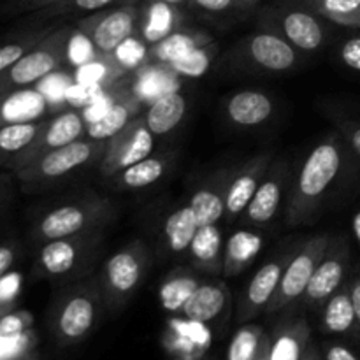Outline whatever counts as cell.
<instances>
[{
    "label": "cell",
    "mask_w": 360,
    "mask_h": 360,
    "mask_svg": "<svg viewBox=\"0 0 360 360\" xmlns=\"http://www.w3.org/2000/svg\"><path fill=\"white\" fill-rule=\"evenodd\" d=\"M179 25H181V13L178 11V6L153 0L144 7V11H141L137 34L141 41L153 46L172 32L179 30Z\"/></svg>",
    "instance_id": "cb8c5ba5"
},
{
    "label": "cell",
    "mask_w": 360,
    "mask_h": 360,
    "mask_svg": "<svg viewBox=\"0 0 360 360\" xmlns=\"http://www.w3.org/2000/svg\"><path fill=\"white\" fill-rule=\"evenodd\" d=\"M343 167V148L336 137H327L316 144L302 164L287 202V221L302 225L319 211L327 190Z\"/></svg>",
    "instance_id": "6da1fadb"
},
{
    "label": "cell",
    "mask_w": 360,
    "mask_h": 360,
    "mask_svg": "<svg viewBox=\"0 0 360 360\" xmlns=\"http://www.w3.org/2000/svg\"><path fill=\"white\" fill-rule=\"evenodd\" d=\"M155 139L144 122L143 112L130 120L122 132L108 141V150L101 160V172L104 176H116L123 169L150 157Z\"/></svg>",
    "instance_id": "30bf717a"
},
{
    "label": "cell",
    "mask_w": 360,
    "mask_h": 360,
    "mask_svg": "<svg viewBox=\"0 0 360 360\" xmlns=\"http://www.w3.org/2000/svg\"><path fill=\"white\" fill-rule=\"evenodd\" d=\"M150 255L143 241H132L105 260L98 281L105 311H120L143 283Z\"/></svg>",
    "instance_id": "3957f363"
},
{
    "label": "cell",
    "mask_w": 360,
    "mask_h": 360,
    "mask_svg": "<svg viewBox=\"0 0 360 360\" xmlns=\"http://www.w3.org/2000/svg\"><path fill=\"white\" fill-rule=\"evenodd\" d=\"M9 309H13V306H7V304H2V302H0V316H2L4 313L9 311Z\"/></svg>",
    "instance_id": "11a10c76"
},
{
    "label": "cell",
    "mask_w": 360,
    "mask_h": 360,
    "mask_svg": "<svg viewBox=\"0 0 360 360\" xmlns=\"http://www.w3.org/2000/svg\"><path fill=\"white\" fill-rule=\"evenodd\" d=\"M234 169H221L206 179L190 199L193 213L199 225L218 224L225 218V199H227L229 183H231Z\"/></svg>",
    "instance_id": "e0dca14e"
},
{
    "label": "cell",
    "mask_w": 360,
    "mask_h": 360,
    "mask_svg": "<svg viewBox=\"0 0 360 360\" xmlns=\"http://www.w3.org/2000/svg\"><path fill=\"white\" fill-rule=\"evenodd\" d=\"M231 308V292L224 281H202L183 306L181 315L193 323H211Z\"/></svg>",
    "instance_id": "ac0fdd59"
},
{
    "label": "cell",
    "mask_w": 360,
    "mask_h": 360,
    "mask_svg": "<svg viewBox=\"0 0 360 360\" xmlns=\"http://www.w3.org/2000/svg\"><path fill=\"white\" fill-rule=\"evenodd\" d=\"M350 266V248L345 238H330L326 255L316 266L311 281L302 295V304L309 309H319L327 299L340 290L347 281Z\"/></svg>",
    "instance_id": "8fae6325"
},
{
    "label": "cell",
    "mask_w": 360,
    "mask_h": 360,
    "mask_svg": "<svg viewBox=\"0 0 360 360\" xmlns=\"http://www.w3.org/2000/svg\"><path fill=\"white\" fill-rule=\"evenodd\" d=\"M58 2H62V0H25L28 7H51Z\"/></svg>",
    "instance_id": "816d5d0a"
},
{
    "label": "cell",
    "mask_w": 360,
    "mask_h": 360,
    "mask_svg": "<svg viewBox=\"0 0 360 360\" xmlns=\"http://www.w3.org/2000/svg\"><path fill=\"white\" fill-rule=\"evenodd\" d=\"M288 183V165L285 160H273L264 174L255 195L245 210V221L253 227H266L276 217Z\"/></svg>",
    "instance_id": "4fadbf2b"
},
{
    "label": "cell",
    "mask_w": 360,
    "mask_h": 360,
    "mask_svg": "<svg viewBox=\"0 0 360 360\" xmlns=\"http://www.w3.org/2000/svg\"><path fill=\"white\" fill-rule=\"evenodd\" d=\"M186 112V98L179 91L171 90L155 97L146 112H143L144 122L153 136H165L172 132L183 122Z\"/></svg>",
    "instance_id": "4316f807"
},
{
    "label": "cell",
    "mask_w": 360,
    "mask_h": 360,
    "mask_svg": "<svg viewBox=\"0 0 360 360\" xmlns=\"http://www.w3.org/2000/svg\"><path fill=\"white\" fill-rule=\"evenodd\" d=\"M273 160V151H262L234 169L225 199V220L232 221L245 213Z\"/></svg>",
    "instance_id": "9a60e30c"
},
{
    "label": "cell",
    "mask_w": 360,
    "mask_h": 360,
    "mask_svg": "<svg viewBox=\"0 0 360 360\" xmlns=\"http://www.w3.org/2000/svg\"><path fill=\"white\" fill-rule=\"evenodd\" d=\"M267 334L257 323H243L236 330L231 345H229L227 360H253L259 354Z\"/></svg>",
    "instance_id": "d590c367"
},
{
    "label": "cell",
    "mask_w": 360,
    "mask_h": 360,
    "mask_svg": "<svg viewBox=\"0 0 360 360\" xmlns=\"http://www.w3.org/2000/svg\"><path fill=\"white\" fill-rule=\"evenodd\" d=\"M246 56L260 69L271 72L290 70L297 63V51L294 46L274 32H259L248 37Z\"/></svg>",
    "instance_id": "2e32d148"
},
{
    "label": "cell",
    "mask_w": 360,
    "mask_h": 360,
    "mask_svg": "<svg viewBox=\"0 0 360 360\" xmlns=\"http://www.w3.org/2000/svg\"><path fill=\"white\" fill-rule=\"evenodd\" d=\"M16 260V248L13 245H0V278L13 267Z\"/></svg>",
    "instance_id": "7dc6e473"
},
{
    "label": "cell",
    "mask_w": 360,
    "mask_h": 360,
    "mask_svg": "<svg viewBox=\"0 0 360 360\" xmlns=\"http://www.w3.org/2000/svg\"><path fill=\"white\" fill-rule=\"evenodd\" d=\"M229 120L239 127H257L271 118L274 104L264 91L243 90L232 95L225 105Z\"/></svg>",
    "instance_id": "603a6c76"
},
{
    "label": "cell",
    "mask_w": 360,
    "mask_h": 360,
    "mask_svg": "<svg viewBox=\"0 0 360 360\" xmlns=\"http://www.w3.org/2000/svg\"><path fill=\"white\" fill-rule=\"evenodd\" d=\"M83 134H86V122H84L83 115H79L77 111L60 112L49 122H44V127L39 132V136L7 165L13 167L14 171H20V169L27 167L32 162L37 160V158H41L42 155L56 150V148H62L65 144L74 143V141L83 139L81 137Z\"/></svg>",
    "instance_id": "7c38bea8"
},
{
    "label": "cell",
    "mask_w": 360,
    "mask_h": 360,
    "mask_svg": "<svg viewBox=\"0 0 360 360\" xmlns=\"http://www.w3.org/2000/svg\"><path fill=\"white\" fill-rule=\"evenodd\" d=\"M281 34L294 48L302 51H315L326 42V27L316 13L292 9L281 16Z\"/></svg>",
    "instance_id": "ffe728a7"
},
{
    "label": "cell",
    "mask_w": 360,
    "mask_h": 360,
    "mask_svg": "<svg viewBox=\"0 0 360 360\" xmlns=\"http://www.w3.org/2000/svg\"><path fill=\"white\" fill-rule=\"evenodd\" d=\"M125 67L118 62L115 55L95 56L90 62L83 63L77 69L76 79L81 86H98L101 83H109L122 76Z\"/></svg>",
    "instance_id": "e575fe53"
},
{
    "label": "cell",
    "mask_w": 360,
    "mask_h": 360,
    "mask_svg": "<svg viewBox=\"0 0 360 360\" xmlns=\"http://www.w3.org/2000/svg\"><path fill=\"white\" fill-rule=\"evenodd\" d=\"M105 309L101 281L86 280L60 295L51 315V333L60 347H72L91 334Z\"/></svg>",
    "instance_id": "7a4b0ae2"
},
{
    "label": "cell",
    "mask_w": 360,
    "mask_h": 360,
    "mask_svg": "<svg viewBox=\"0 0 360 360\" xmlns=\"http://www.w3.org/2000/svg\"><path fill=\"white\" fill-rule=\"evenodd\" d=\"M101 231L46 241L39 252V267L49 278H72L86 273L101 252Z\"/></svg>",
    "instance_id": "ba28073f"
},
{
    "label": "cell",
    "mask_w": 360,
    "mask_h": 360,
    "mask_svg": "<svg viewBox=\"0 0 360 360\" xmlns=\"http://www.w3.org/2000/svg\"><path fill=\"white\" fill-rule=\"evenodd\" d=\"M167 171V160L162 157H148L116 174V185L122 188H146L157 183Z\"/></svg>",
    "instance_id": "1f68e13d"
},
{
    "label": "cell",
    "mask_w": 360,
    "mask_h": 360,
    "mask_svg": "<svg viewBox=\"0 0 360 360\" xmlns=\"http://www.w3.org/2000/svg\"><path fill=\"white\" fill-rule=\"evenodd\" d=\"M118 0H62L51 6V13H81V11H102Z\"/></svg>",
    "instance_id": "b9f144b4"
},
{
    "label": "cell",
    "mask_w": 360,
    "mask_h": 360,
    "mask_svg": "<svg viewBox=\"0 0 360 360\" xmlns=\"http://www.w3.org/2000/svg\"><path fill=\"white\" fill-rule=\"evenodd\" d=\"M290 255L276 257L273 260H267L246 285L243 297L239 301L238 308V322L246 323L255 319L262 311H266L273 299L274 292L278 290L281 276H283L285 266H287Z\"/></svg>",
    "instance_id": "5bb4252c"
},
{
    "label": "cell",
    "mask_w": 360,
    "mask_h": 360,
    "mask_svg": "<svg viewBox=\"0 0 360 360\" xmlns=\"http://www.w3.org/2000/svg\"><path fill=\"white\" fill-rule=\"evenodd\" d=\"M44 127V122L16 123L0 127V164H9L20 151H23Z\"/></svg>",
    "instance_id": "d6a6232c"
},
{
    "label": "cell",
    "mask_w": 360,
    "mask_h": 360,
    "mask_svg": "<svg viewBox=\"0 0 360 360\" xmlns=\"http://www.w3.org/2000/svg\"><path fill=\"white\" fill-rule=\"evenodd\" d=\"M21 290V274L6 273L0 278V302L7 306L14 304V299Z\"/></svg>",
    "instance_id": "7bdbcfd3"
},
{
    "label": "cell",
    "mask_w": 360,
    "mask_h": 360,
    "mask_svg": "<svg viewBox=\"0 0 360 360\" xmlns=\"http://www.w3.org/2000/svg\"><path fill=\"white\" fill-rule=\"evenodd\" d=\"M181 360H193V359H181Z\"/></svg>",
    "instance_id": "9f6ffc18"
},
{
    "label": "cell",
    "mask_w": 360,
    "mask_h": 360,
    "mask_svg": "<svg viewBox=\"0 0 360 360\" xmlns=\"http://www.w3.org/2000/svg\"><path fill=\"white\" fill-rule=\"evenodd\" d=\"M42 37H44V35H41V37H28L21 42H11V44L0 46V74L6 72V70L9 69L13 63H16L25 53L30 51Z\"/></svg>",
    "instance_id": "60d3db41"
},
{
    "label": "cell",
    "mask_w": 360,
    "mask_h": 360,
    "mask_svg": "<svg viewBox=\"0 0 360 360\" xmlns=\"http://www.w3.org/2000/svg\"><path fill=\"white\" fill-rule=\"evenodd\" d=\"M35 345L37 336L34 330L16 336H0V360H37Z\"/></svg>",
    "instance_id": "74e56055"
},
{
    "label": "cell",
    "mask_w": 360,
    "mask_h": 360,
    "mask_svg": "<svg viewBox=\"0 0 360 360\" xmlns=\"http://www.w3.org/2000/svg\"><path fill=\"white\" fill-rule=\"evenodd\" d=\"M188 253L195 269L207 274H220L224 269V236L218 225L199 227Z\"/></svg>",
    "instance_id": "484cf974"
},
{
    "label": "cell",
    "mask_w": 360,
    "mask_h": 360,
    "mask_svg": "<svg viewBox=\"0 0 360 360\" xmlns=\"http://www.w3.org/2000/svg\"><path fill=\"white\" fill-rule=\"evenodd\" d=\"M139 111L141 104L134 95H118L108 111L86 123V137L94 141H109L122 132L127 123L136 118Z\"/></svg>",
    "instance_id": "7402d4cb"
},
{
    "label": "cell",
    "mask_w": 360,
    "mask_h": 360,
    "mask_svg": "<svg viewBox=\"0 0 360 360\" xmlns=\"http://www.w3.org/2000/svg\"><path fill=\"white\" fill-rule=\"evenodd\" d=\"M341 127V132L347 137V141L350 143L352 150L355 151V155L360 158V123L357 122H345Z\"/></svg>",
    "instance_id": "bcb514c9"
},
{
    "label": "cell",
    "mask_w": 360,
    "mask_h": 360,
    "mask_svg": "<svg viewBox=\"0 0 360 360\" xmlns=\"http://www.w3.org/2000/svg\"><path fill=\"white\" fill-rule=\"evenodd\" d=\"M46 111L48 101L44 94L32 86L0 94V127L39 122Z\"/></svg>",
    "instance_id": "d6986e66"
},
{
    "label": "cell",
    "mask_w": 360,
    "mask_h": 360,
    "mask_svg": "<svg viewBox=\"0 0 360 360\" xmlns=\"http://www.w3.org/2000/svg\"><path fill=\"white\" fill-rule=\"evenodd\" d=\"M319 16L348 28H360V0H308Z\"/></svg>",
    "instance_id": "836d02e7"
},
{
    "label": "cell",
    "mask_w": 360,
    "mask_h": 360,
    "mask_svg": "<svg viewBox=\"0 0 360 360\" xmlns=\"http://www.w3.org/2000/svg\"><path fill=\"white\" fill-rule=\"evenodd\" d=\"M301 360H326V359H323V355L320 354L319 348L309 347V345H308V348H306L304 355H302Z\"/></svg>",
    "instance_id": "681fc988"
},
{
    "label": "cell",
    "mask_w": 360,
    "mask_h": 360,
    "mask_svg": "<svg viewBox=\"0 0 360 360\" xmlns=\"http://www.w3.org/2000/svg\"><path fill=\"white\" fill-rule=\"evenodd\" d=\"M190 4L206 13L225 14V13H245L252 11L260 4V0H190Z\"/></svg>",
    "instance_id": "ab89813d"
},
{
    "label": "cell",
    "mask_w": 360,
    "mask_h": 360,
    "mask_svg": "<svg viewBox=\"0 0 360 360\" xmlns=\"http://www.w3.org/2000/svg\"><path fill=\"white\" fill-rule=\"evenodd\" d=\"M211 42V37L204 32L197 30H176L171 35H167L165 39H162L160 42L151 46L150 56L157 63H164L169 65L172 60L179 58V56L186 55L192 49L200 48V46H206Z\"/></svg>",
    "instance_id": "f546056e"
},
{
    "label": "cell",
    "mask_w": 360,
    "mask_h": 360,
    "mask_svg": "<svg viewBox=\"0 0 360 360\" xmlns=\"http://www.w3.org/2000/svg\"><path fill=\"white\" fill-rule=\"evenodd\" d=\"M348 283H350L352 302H354L355 316H357V338H360V273L355 274Z\"/></svg>",
    "instance_id": "c3c4849f"
},
{
    "label": "cell",
    "mask_w": 360,
    "mask_h": 360,
    "mask_svg": "<svg viewBox=\"0 0 360 360\" xmlns=\"http://www.w3.org/2000/svg\"><path fill=\"white\" fill-rule=\"evenodd\" d=\"M322 330L333 336H357V316L348 281L322 306Z\"/></svg>",
    "instance_id": "d4e9b609"
},
{
    "label": "cell",
    "mask_w": 360,
    "mask_h": 360,
    "mask_svg": "<svg viewBox=\"0 0 360 360\" xmlns=\"http://www.w3.org/2000/svg\"><path fill=\"white\" fill-rule=\"evenodd\" d=\"M105 150H108V141L77 139L42 155L30 165L16 171V174L20 176L21 181L30 183V185L56 181L63 176L72 174L77 169L95 164V162L101 164Z\"/></svg>",
    "instance_id": "8992f818"
},
{
    "label": "cell",
    "mask_w": 360,
    "mask_h": 360,
    "mask_svg": "<svg viewBox=\"0 0 360 360\" xmlns=\"http://www.w3.org/2000/svg\"><path fill=\"white\" fill-rule=\"evenodd\" d=\"M262 236L252 231H238L227 239L224 250V273L225 278H234L246 269L255 260L262 250Z\"/></svg>",
    "instance_id": "83f0119b"
},
{
    "label": "cell",
    "mask_w": 360,
    "mask_h": 360,
    "mask_svg": "<svg viewBox=\"0 0 360 360\" xmlns=\"http://www.w3.org/2000/svg\"><path fill=\"white\" fill-rule=\"evenodd\" d=\"M214 55H217V48L210 42V44L200 46V48L192 49V51H188L186 55L172 60L167 67L174 74H179V76L199 77L210 69Z\"/></svg>",
    "instance_id": "8d00e7d4"
},
{
    "label": "cell",
    "mask_w": 360,
    "mask_h": 360,
    "mask_svg": "<svg viewBox=\"0 0 360 360\" xmlns=\"http://www.w3.org/2000/svg\"><path fill=\"white\" fill-rule=\"evenodd\" d=\"M199 227V220H197L190 204L169 214L164 224V239L169 250L174 253L188 252Z\"/></svg>",
    "instance_id": "4dcf8cb0"
},
{
    "label": "cell",
    "mask_w": 360,
    "mask_h": 360,
    "mask_svg": "<svg viewBox=\"0 0 360 360\" xmlns=\"http://www.w3.org/2000/svg\"><path fill=\"white\" fill-rule=\"evenodd\" d=\"M141 9L134 4L97 11L83 18L77 28L91 41L94 48L102 55H115L129 39L137 34Z\"/></svg>",
    "instance_id": "9c48e42d"
},
{
    "label": "cell",
    "mask_w": 360,
    "mask_h": 360,
    "mask_svg": "<svg viewBox=\"0 0 360 360\" xmlns=\"http://www.w3.org/2000/svg\"><path fill=\"white\" fill-rule=\"evenodd\" d=\"M309 343V327L302 316L288 319L269 334L271 360H301Z\"/></svg>",
    "instance_id": "44dd1931"
},
{
    "label": "cell",
    "mask_w": 360,
    "mask_h": 360,
    "mask_svg": "<svg viewBox=\"0 0 360 360\" xmlns=\"http://www.w3.org/2000/svg\"><path fill=\"white\" fill-rule=\"evenodd\" d=\"M70 35V28H60L44 35L30 51L0 74V94L28 88L58 70L69 56Z\"/></svg>",
    "instance_id": "277c9868"
},
{
    "label": "cell",
    "mask_w": 360,
    "mask_h": 360,
    "mask_svg": "<svg viewBox=\"0 0 360 360\" xmlns=\"http://www.w3.org/2000/svg\"><path fill=\"white\" fill-rule=\"evenodd\" d=\"M329 243V234H316L309 238L294 255H290L287 266H285L280 285H278V290L274 292L266 313L274 315V313L287 309L294 302L301 301L309 281H311L316 266L322 260V257L326 255Z\"/></svg>",
    "instance_id": "52a82bcc"
},
{
    "label": "cell",
    "mask_w": 360,
    "mask_h": 360,
    "mask_svg": "<svg viewBox=\"0 0 360 360\" xmlns=\"http://www.w3.org/2000/svg\"><path fill=\"white\" fill-rule=\"evenodd\" d=\"M34 327V315L25 309H9L0 316V336H16Z\"/></svg>",
    "instance_id": "f35d334b"
},
{
    "label": "cell",
    "mask_w": 360,
    "mask_h": 360,
    "mask_svg": "<svg viewBox=\"0 0 360 360\" xmlns=\"http://www.w3.org/2000/svg\"><path fill=\"white\" fill-rule=\"evenodd\" d=\"M158 2L171 4V6H181V4H185V2H190V0H158Z\"/></svg>",
    "instance_id": "db71d44e"
},
{
    "label": "cell",
    "mask_w": 360,
    "mask_h": 360,
    "mask_svg": "<svg viewBox=\"0 0 360 360\" xmlns=\"http://www.w3.org/2000/svg\"><path fill=\"white\" fill-rule=\"evenodd\" d=\"M352 231H354L355 239H357L360 245V210L354 214V218H352Z\"/></svg>",
    "instance_id": "f5cc1de1"
},
{
    "label": "cell",
    "mask_w": 360,
    "mask_h": 360,
    "mask_svg": "<svg viewBox=\"0 0 360 360\" xmlns=\"http://www.w3.org/2000/svg\"><path fill=\"white\" fill-rule=\"evenodd\" d=\"M112 204L108 199H84L55 207L39 220L37 238L41 241L74 238L101 231L111 220Z\"/></svg>",
    "instance_id": "5b68a950"
},
{
    "label": "cell",
    "mask_w": 360,
    "mask_h": 360,
    "mask_svg": "<svg viewBox=\"0 0 360 360\" xmlns=\"http://www.w3.org/2000/svg\"><path fill=\"white\" fill-rule=\"evenodd\" d=\"M340 56L348 69L360 72V35H352L341 44Z\"/></svg>",
    "instance_id": "ee69618b"
},
{
    "label": "cell",
    "mask_w": 360,
    "mask_h": 360,
    "mask_svg": "<svg viewBox=\"0 0 360 360\" xmlns=\"http://www.w3.org/2000/svg\"><path fill=\"white\" fill-rule=\"evenodd\" d=\"M253 360H271L269 359V334L266 336V340H264L262 347H260L259 354H257V357Z\"/></svg>",
    "instance_id": "f907efd6"
},
{
    "label": "cell",
    "mask_w": 360,
    "mask_h": 360,
    "mask_svg": "<svg viewBox=\"0 0 360 360\" xmlns=\"http://www.w3.org/2000/svg\"><path fill=\"white\" fill-rule=\"evenodd\" d=\"M323 359L326 360H360V357L352 350L350 347L343 343H338V341H333V343H327L323 347Z\"/></svg>",
    "instance_id": "f6af8a7d"
},
{
    "label": "cell",
    "mask_w": 360,
    "mask_h": 360,
    "mask_svg": "<svg viewBox=\"0 0 360 360\" xmlns=\"http://www.w3.org/2000/svg\"><path fill=\"white\" fill-rule=\"evenodd\" d=\"M200 283H202V280L199 278V274L188 267H179V269L169 273L165 280L162 281L160 290H158L162 308L165 311L181 313L183 306L192 297V294Z\"/></svg>",
    "instance_id": "f1b7e54d"
}]
</instances>
